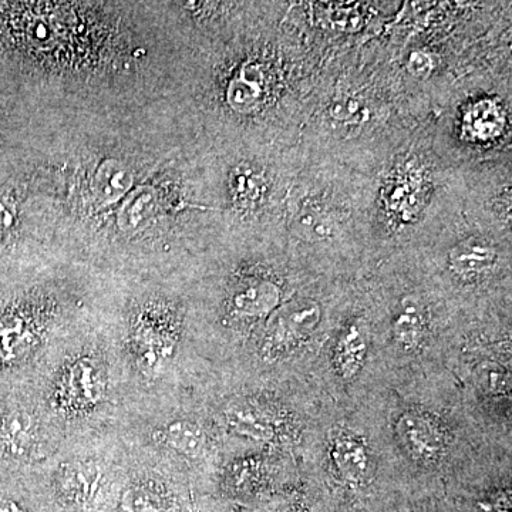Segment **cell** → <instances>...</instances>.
<instances>
[{
    "label": "cell",
    "mask_w": 512,
    "mask_h": 512,
    "mask_svg": "<svg viewBox=\"0 0 512 512\" xmlns=\"http://www.w3.org/2000/svg\"><path fill=\"white\" fill-rule=\"evenodd\" d=\"M12 212H10V208L6 207V204L0 202V254H2L3 249H5L6 239H8V232L10 227H12Z\"/></svg>",
    "instance_id": "obj_17"
},
{
    "label": "cell",
    "mask_w": 512,
    "mask_h": 512,
    "mask_svg": "<svg viewBox=\"0 0 512 512\" xmlns=\"http://www.w3.org/2000/svg\"><path fill=\"white\" fill-rule=\"evenodd\" d=\"M409 69L414 76L426 77L429 76L431 69H433V62H431L430 56L426 55V53L414 52L410 56Z\"/></svg>",
    "instance_id": "obj_16"
},
{
    "label": "cell",
    "mask_w": 512,
    "mask_h": 512,
    "mask_svg": "<svg viewBox=\"0 0 512 512\" xmlns=\"http://www.w3.org/2000/svg\"><path fill=\"white\" fill-rule=\"evenodd\" d=\"M369 352V335L360 322L350 323L340 333L333 352L336 372L345 379H352L362 370Z\"/></svg>",
    "instance_id": "obj_13"
},
{
    "label": "cell",
    "mask_w": 512,
    "mask_h": 512,
    "mask_svg": "<svg viewBox=\"0 0 512 512\" xmlns=\"http://www.w3.org/2000/svg\"><path fill=\"white\" fill-rule=\"evenodd\" d=\"M126 372L130 404L192 389L191 330L178 296L147 288L107 315Z\"/></svg>",
    "instance_id": "obj_2"
},
{
    "label": "cell",
    "mask_w": 512,
    "mask_h": 512,
    "mask_svg": "<svg viewBox=\"0 0 512 512\" xmlns=\"http://www.w3.org/2000/svg\"><path fill=\"white\" fill-rule=\"evenodd\" d=\"M124 453L120 431L67 441L30 476L49 512H106Z\"/></svg>",
    "instance_id": "obj_5"
},
{
    "label": "cell",
    "mask_w": 512,
    "mask_h": 512,
    "mask_svg": "<svg viewBox=\"0 0 512 512\" xmlns=\"http://www.w3.org/2000/svg\"><path fill=\"white\" fill-rule=\"evenodd\" d=\"M330 456L340 476L353 484L362 483L369 477L372 458L362 440L349 433L336 436L330 447Z\"/></svg>",
    "instance_id": "obj_12"
},
{
    "label": "cell",
    "mask_w": 512,
    "mask_h": 512,
    "mask_svg": "<svg viewBox=\"0 0 512 512\" xmlns=\"http://www.w3.org/2000/svg\"><path fill=\"white\" fill-rule=\"evenodd\" d=\"M66 444L29 386L0 390V467L30 473Z\"/></svg>",
    "instance_id": "obj_6"
},
{
    "label": "cell",
    "mask_w": 512,
    "mask_h": 512,
    "mask_svg": "<svg viewBox=\"0 0 512 512\" xmlns=\"http://www.w3.org/2000/svg\"><path fill=\"white\" fill-rule=\"evenodd\" d=\"M279 298L281 293L274 282L261 278L241 279L229 288L221 316L222 328L231 333L247 332L249 325L275 311Z\"/></svg>",
    "instance_id": "obj_9"
},
{
    "label": "cell",
    "mask_w": 512,
    "mask_h": 512,
    "mask_svg": "<svg viewBox=\"0 0 512 512\" xmlns=\"http://www.w3.org/2000/svg\"><path fill=\"white\" fill-rule=\"evenodd\" d=\"M28 386L66 443L120 431L130 390L107 315L60 340Z\"/></svg>",
    "instance_id": "obj_1"
},
{
    "label": "cell",
    "mask_w": 512,
    "mask_h": 512,
    "mask_svg": "<svg viewBox=\"0 0 512 512\" xmlns=\"http://www.w3.org/2000/svg\"><path fill=\"white\" fill-rule=\"evenodd\" d=\"M424 335V318L417 303H403L393 320V338L403 350L419 348Z\"/></svg>",
    "instance_id": "obj_14"
},
{
    "label": "cell",
    "mask_w": 512,
    "mask_h": 512,
    "mask_svg": "<svg viewBox=\"0 0 512 512\" xmlns=\"http://www.w3.org/2000/svg\"><path fill=\"white\" fill-rule=\"evenodd\" d=\"M218 433L192 389L131 403L120 426L128 444L170 464L190 481L217 457Z\"/></svg>",
    "instance_id": "obj_4"
},
{
    "label": "cell",
    "mask_w": 512,
    "mask_h": 512,
    "mask_svg": "<svg viewBox=\"0 0 512 512\" xmlns=\"http://www.w3.org/2000/svg\"><path fill=\"white\" fill-rule=\"evenodd\" d=\"M330 113L336 120L343 121V123H360L367 117L365 104L352 96L339 97L333 101Z\"/></svg>",
    "instance_id": "obj_15"
},
{
    "label": "cell",
    "mask_w": 512,
    "mask_h": 512,
    "mask_svg": "<svg viewBox=\"0 0 512 512\" xmlns=\"http://www.w3.org/2000/svg\"><path fill=\"white\" fill-rule=\"evenodd\" d=\"M124 443L123 466L106 512H187L190 480L170 464Z\"/></svg>",
    "instance_id": "obj_7"
},
{
    "label": "cell",
    "mask_w": 512,
    "mask_h": 512,
    "mask_svg": "<svg viewBox=\"0 0 512 512\" xmlns=\"http://www.w3.org/2000/svg\"><path fill=\"white\" fill-rule=\"evenodd\" d=\"M320 320V309L315 302L298 301L279 309L268 320V325L256 339L251 355L258 362L271 365L288 355L293 346L311 335Z\"/></svg>",
    "instance_id": "obj_8"
},
{
    "label": "cell",
    "mask_w": 512,
    "mask_h": 512,
    "mask_svg": "<svg viewBox=\"0 0 512 512\" xmlns=\"http://www.w3.org/2000/svg\"><path fill=\"white\" fill-rule=\"evenodd\" d=\"M397 436L407 453L416 460L431 463L444 450L443 431L437 421L419 412H407L396 423Z\"/></svg>",
    "instance_id": "obj_10"
},
{
    "label": "cell",
    "mask_w": 512,
    "mask_h": 512,
    "mask_svg": "<svg viewBox=\"0 0 512 512\" xmlns=\"http://www.w3.org/2000/svg\"><path fill=\"white\" fill-rule=\"evenodd\" d=\"M80 292L47 279L0 308V390L28 386L57 343L93 318Z\"/></svg>",
    "instance_id": "obj_3"
},
{
    "label": "cell",
    "mask_w": 512,
    "mask_h": 512,
    "mask_svg": "<svg viewBox=\"0 0 512 512\" xmlns=\"http://www.w3.org/2000/svg\"><path fill=\"white\" fill-rule=\"evenodd\" d=\"M497 249L484 239L468 238L450 252V268L466 281L483 278L497 264Z\"/></svg>",
    "instance_id": "obj_11"
}]
</instances>
